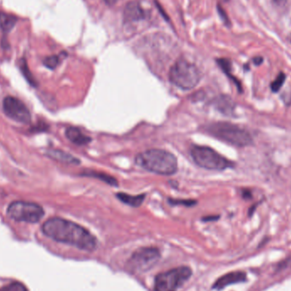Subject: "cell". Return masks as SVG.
<instances>
[{
  "label": "cell",
  "mask_w": 291,
  "mask_h": 291,
  "mask_svg": "<svg viewBox=\"0 0 291 291\" xmlns=\"http://www.w3.org/2000/svg\"><path fill=\"white\" fill-rule=\"evenodd\" d=\"M43 234L55 241L73 245L76 248L92 252L97 247V240L82 226L66 219L50 218L42 226Z\"/></svg>",
  "instance_id": "cell-1"
},
{
  "label": "cell",
  "mask_w": 291,
  "mask_h": 291,
  "mask_svg": "<svg viewBox=\"0 0 291 291\" xmlns=\"http://www.w3.org/2000/svg\"><path fill=\"white\" fill-rule=\"evenodd\" d=\"M136 163L146 170L158 175H174L178 169L176 157L163 149H149L141 152L136 157Z\"/></svg>",
  "instance_id": "cell-2"
},
{
  "label": "cell",
  "mask_w": 291,
  "mask_h": 291,
  "mask_svg": "<svg viewBox=\"0 0 291 291\" xmlns=\"http://www.w3.org/2000/svg\"><path fill=\"white\" fill-rule=\"evenodd\" d=\"M205 131L216 139L238 147L253 144V138L248 130L232 123H212L205 126Z\"/></svg>",
  "instance_id": "cell-3"
},
{
  "label": "cell",
  "mask_w": 291,
  "mask_h": 291,
  "mask_svg": "<svg viewBox=\"0 0 291 291\" xmlns=\"http://www.w3.org/2000/svg\"><path fill=\"white\" fill-rule=\"evenodd\" d=\"M169 79L175 86L188 90L198 85L200 81V73L194 64L185 59H179L170 67Z\"/></svg>",
  "instance_id": "cell-4"
},
{
  "label": "cell",
  "mask_w": 291,
  "mask_h": 291,
  "mask_svg": "<svg viewBox=\"0 0 291 291\" xmlns=\"http://www.w3.org/2000/svg\"><path fill=\"white\" fill-rule=\"evenodd\" d=\"M190 152L196 165L204 169L222 171L233 167V163L208 146H193Z\"/></svg>",
  "instance_id": "cell-5"
},
{
  "label": "cell",
  "mask_w": 291,
  "mask_h": 291,
  "mask_svg": "<svg viewBox=\"0 0 291 291\" xmlns=\"http://www.w3.org/2000/svg\"><path fill=\"white\" fill-rule=\"evenodd\" d=\"M192 275L187 267H180L158 275L154 282L155 291H177Z\"/></svg>",
  "instance_id": "cell-6"
},
{
  "label": "cell",
  "mask_w": 291,
  "mask_h": 291,
  "mask_svg": "<svg viewBox=\"0 0 291 291\" xmlns=\"http://www.w3.org/2000/svg\"><path fill=\"white\" fill-rule=\"evenodd\" d=\"M7 214L17 222L37 223L43 218L44 211L40 205L35 203L16 201L9 205Z\"/></svg>",
  "instance_id": "cell-7"
},
{
  "label": "cell",
  "mask_w": 291,
  "mask_h": 291,
  "mask_svg": "<svg viewBox=\"0 0 291 291\" xmlns=\"http://www.w3.org/2000/svg\"><path fill=\"white\" fill-rule=\"evenodd\" d=\"M3 112L10 119L21 124L31 122V113L21 100L13 96H7L3 102Z\"/></svg>",
  "instance_id": "cell-8"
},
{
  "label": "cell",
  "mask_w": 291,
  "mask_h": 291,
  "mask_svg": "<svg viewBox=\"0 0 291 291\" xmlns=\"http://www.w3.org/2000/svg\"><path fill=\"white\" fill-rule=\"evenodd\" d=\"M160 254L155 248H143L136 250L130 259V267L134 271H146L158 262Z\"/></svg>",
  "instance_id": "cell-9"
},
{
  "label": "cell",
  "mask_w": 291,
  "mask_h": 291,
  "mask_svg": "<svg viewBox=\"0 0 291 291\" xmlns=\"http://www.w3.org/2000/svg\"><path fill=\"white\" fill-rule=\"evenodd\" d=\"M145 11L137 1H130L124 10V20L126 22H134L145 18Z\"/></svg>",
  "instance_id": "cell-10"
},
{
  "label": "cell",
  "mask_w": 291,
  "mask_h": 291,
  "mask_svg": "<svg viewBox=\"0 0 291 291\" xmlns=\"http://www.w3.org/2000/svg\"><path fill=\"white\" fill-rule=\"evenodd\" d=\"M246 280V274L242 271H233L228 274L222 276L219 278L217 281L215 282L213 288L216 290H222L229 285H234L242 283Z\"/></svg>",
  "instance_id": "cell-11"
},
{
  "label": "cell",
  "mask_w": 291,
  "mask_h": 291,
  "mask_svg": "<svg viewBox=\"0 0 291 291\" xmlns=\"http://www.w3.org/2000/svg\"><path fill=\"white\" fill-rule=\"evenodd\" d=\"M49 158L57 160L59 162L66 164V165H80V160L77 159L76 157L69 154L66 152H63L59 149H48L45 153Z\"/></svg>",
  "instance_id": "cell-12"
},
{
  "label": "cell",
  "mask_w": 291,
  "mask_h": 291,
  "mask_svg": "<svg viewBox=\"0 0 291 291\" xmlns=\"http://www.w3.org/2000/svg\"><path fill=\"white\" fill-rule=\"evenodd\" d=\"M66 136L71 143L77 146L87 145L91 142V138L85 136L76 127H69L66 129Z\"/></svg>",
  "instance_id": "cell-13"
},
{
  "label": "cell",
  "mask_w": 291,
  "mask_h": 291,
  "mask_svg": "<svg viewBox=\"0 0 291 291\" xmlns=\"http://www.w3.org/2000/svg\"><path fill=\"white\" fill-rule=\"evenodd\" d=\"M215 106L221 113L230 116L234 111L235 103L229 96H222L216 99Z\"/></svg>",
  "instance_id": "cell-14"
},
{
  "label": "cell",
  "mask_w": 291,
  "mask_h": 291,
  "mask_svg": "<svg viewBox=\"0 0 291 291\" xmlns=\"http://www.w3.org/2000/svg\"><path fill=\"white\" fill-rule=\"evenodd\" d=\"M117 198L121 201V202L129 205L131 207L137 208L143 204L144 199H145V194H141V195L132 196L125 193V192H118L116 194Z\"/></svg>",
  "instance_id": "cell-15"
},
{
  "label": "cell",
  "mask_w": 291,
  "mask_h": 291,
  "mask_svg": "<svg viewBox=\"0 0 291 291\" xmlns=\"http://www.w3.org/2000/svg\"><path fill=\"white\" fill-rule=\"evenodd\" d=\"M17 18L10 14L0 12V28L3 33H9L17 24Z\"/></svg>",
  "instance_id": "cell-16"
},
{
  "label": "cell",
  "mask_w": 291,
  "mask_h": 291,
  "mask_svg": "<svg viewBox=\"0 0 291 291\" xmlns=\"http://www.w3.org/2000/svg\"><path fill=\"white\" fill-rule=\"evenodd\" d=\"M82 175L97 178L98 180L106 182V184H109V185L113 186V187H117L119 185V182H117L116 179L113 177V176H111V175L105 174V173L97 172V171H94V170H88V171H84Z\"/></svg>",
  "instance_id": "cell-17"
},
{
  "label": "cell",
  "mask_w": 291,
  "mask_h": 291,
  "mask_svg": "<svg viewBox=\"0 0 291 291\" xmlns=\"http://www.w3.org/2000/svg\"><path fill=\"white\" fill-rule=\"evenodd\" d=\"M20 69L24 77L26 78L27 82L32 85V86H37V82L34 77L33 76L32 73L30 72L29 67L27 65V61L25 59L20 60Z\"/></svg>",
  "instance_id": "cell-18"
},
{
  "label": "cell",
  "mask_w": 291,
  "mask_h": 291,
  "mask_svg": "<svg viewBox=\"0 0 291 291\" xmlns=\"http://www.w3.org/2000/svg\"><path fill=\"white\" fill-rule=\"evenodd\" d=\"M219 65L222 66V69L223 71L227 73V75H229V78L230 79H232L233 80V82H234L235 84L237 85L238 87V89L239 90V92H242V90H243V88H242L241 83L240 82L238 81V80H236L235 79V77L232 76V74H231V64L229 62L228 60L225 59H222L219 60L218 61Z\"/></svg>",
  "instance_id": "cell-19"
},
{
  "label": "cell",
  "mask_w": 291,
  "mask_h": 291,
  "mask_svg": "<svg viewBox=\"0 0 291 291\" xmlns=\"http://www.w3.org/2000/svg\"><path fill=\"white\" fill-rule=\"evenodd\" d=\"M285 80H286V76H285V73H280L278 74L276 80L271 82V91L273 93H277L281 89L282 87L285 83Z\"/></svg>",
  "instance_id": "cell-20"
},
{
  "label": "cell",
  "mask_w": 291,
  "mask_h": 291,
  "mask_svg": "<svg viewBox=\"0 0 291 291\" xmlns=\"http://www.w3.org/2000/svg\"><path fill=\"white\" fill-rule=\"evenodd\" d=\"M0 291H28L27 287L20 282H13L0 289Z\"/></svg>",
  "instance_id": "cell-21"
},
{
  "label": "cell",
  "mask_w": 291,
  "mask_h": 291,
  "mask_svg": "<svg viewBox=\"0 0 291 291\" xmlns=\"http://www.w3.org/2000/svg\"><path fill=\"white\" fill-rule=\"evenodd\" d=\"M59 56H50L43 60V65L50 69H55L59 65Z\"/></svg>",
  "instance_id": "cell-22"
},
{
  "label": "cell",
  "mask_w": 291,
  "mask_h": 291,
  "mask_svg": "<svg viewBox=\"0 0 291 291\" xmlns=\"http://www.w3.org/2000/svg\"><path fill=\"white\" fill-rule=\"evenodd\" d=\"M169 202L171 204V205H185V206H188V207H191V206H193V205H196L197 202H196L195 200H192V199H169Z\"/></svg>",
  "instance_id": "cell-23"
},
{
  "label": "cell",
  "mask_w": 291,
  "mask_h": 291,
  "mask_svg": "<svg viewBox=\"0 0 291 291\" xmlns=\"http://www.w3.org/2000/svg\"><path fill=\"white\" fill-rule=\"evenodd\" d=\"M243 197H244V199H251V192H250V191H249V190H246V189H245V190H244V191H243Z\"/></svg>",
  "instance_id": "cell-24"
},
{
  "label": "cell",
  "mask_w": 291,
  "mask_h": 291,
  "mask_svg": "<svg viewBox=\"0 0 291 291\" xmlns=\"http://www.w3.org/2000/svg\"><path fill=\"white\" fill-rule=\"evenodd\" d=\"M104 1H105V3H106L107 5L113 6V5H114L117 2H119V0H104Z\"/></svg>",
  "instance_id": "cell-25"
},
{
  "label": "cell",
  "mask_w": 291,
  "mask_h": 291,
  "mask_svg": "<svg viewBox=\"0 0 291 291\" xmlns=\"http://www.w3.org/2000/svg\"><path fill=\"white\" fill-rule=\"evenodd\" d=\"M273 1H274V3H277L278 5H283V4L287 3L288 0H273Z\"/></svg>",
  "instance_id": "cell-26"
}]
</instances>
